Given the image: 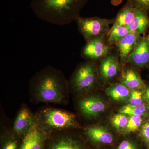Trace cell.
<instances>
[{"mask_svg": "<svg viewBox=\"0 0 149 149\" xmlns=\"http://www.w3.org/2000/svg\"><path fill=\"white\" fill-rule=\"evenodd\" d=\"M70 93L68 80L63 72L51 65L36 72L29 81V95L34 104L66 105Z\"/></svg>", "mask_w": 149, "mask_h": 149, "instance_id": "obj_1", "label": "cell"}, {"mask_svg": "<svg viewBox=\"0 0 149 149\" xmlns=\"http://www.w3.org/2000/svg\"><path fill=\"white\" fill-rule=\"evenodd\" d=\"M89 0H31L30 7L40 19L58 25H67L80 17Z\"/></svg>", "mask_w": 149, "mask_h": 149, "instance_id": "obj_2", "label": "cell"}, {"mask_svg": "<svg viewBox=\"0 0 149 149\" xmlns=\"http://www.w3.org/2000/svg\"><path fill=\"white\" fill-rule=\"evenodd\" d=\"M35 120L40 128L50 133L82 128L75 114L56 108L40 109L35 113Z\"/></svg>", "mask_w": 149, "mask_h": 149, "instance_id": "obj_3", "label": "cell"}, {"mask_svg": "<svg viewBox=\"0 0 149 149\" xmlns=\"http://www.w3.org/2000/svg\"><path fill=\"white\" fill-rule=\"evenodd\" d=\"M99 77L95 61L80 63L68 80L70 93L79 97L93 93L97 85Z\"/></svg>", "mask_w": 149, "mask_h": 149, "instance_id": "obj_4", "label": "cell"}, {"mask_svg": "<svg viewBox=\"0 0 149 149\" xmlns=\"http://www.w3.org/2000/svg\"><path fill=\"white\" fill-rule=\"evenodd\" d=\"M75 21L78 30L86 42L93 37L107 35L109 26L114 23L113 19L98 17H79Z\"/></svg>", "mask_w": 149, "mask_h": 149, "instance_id": "obj_5", "label": "cell"}, {"mask_svg": "<svg viewBox=\"0 0 149 149\" xmlns=\"http://www.w3.org/2000/svg\"><path fill=\"white\" fill-rule=\"evenodd\" d=\"M76 106L80 115L89 120L97 118L107 108V104L100 97L92 93L78 97Z\"/></svg>", "mask_w": 149, "mask_h": 149, "instance_id": "obj_6", "label": "cell"}, {"mask_svg": "<svg viewBox=\"0 0 149 149\" xmlns=\"http://www.w3.org/2000/svg\"><path fill=\"white\" fill-rule=\"evenodd\" d=\"M107 36H97L87 41L81 51V56L87 61H95L108 55L111 47L107 43Z\"/></svg>", "mask_w": 149, "mask_h": 149, "instance_id": "obj_7", "label": "cell"}, {"mask_svg": "<svg viewBox=\"0 0 149 149\" xmlns=\"http://www.w3.org/2000/svg\"><path fill=\"white\" fill-rule=\"evenodd\" d=\"M35 121V113L25 104H22L16 113L11 126L15 135L22 139L28 133Z\"/></svg>", "mask_w": 149, "mask_h": 149, "instance_id": "obj_8", "label": "cell"}, {"mask_svg": "<svg viewBox=\"0 0 149 149\" xmlns=\"http://www.w3.org/2000/svg\"><path fill=\"white\" fill-rule=\"evenodd\" d=\"M37 125L34 124L22 140L19 149H45V144L51 134Z\"/></svg>", "mask_w": 149, "mask_h": 149, "instance_id": "obj_9", "label": "cell"}, {"mask_svg": "<svg viewBox=\"0 0 149 149\" xmlns=\"http://www.w3.org/2000/svg\"><path fill=\"white\" fill-rule=\"evenodd\" d=\"M139 68H148L149 65V43L146 36H141L127 61Z\"/></svg>", "mask_w": 149, "mask_h": 149, "instance_id": "obj_10", "label": "cell"}, {"mask_svg": "<svg viewBox=\"0 0 149 149\" xmlns=\"http://www.w3.org/2000/svg\"><path fill=\"white\" fill-rule=\"evenodd\" d=\"M121 67L118 56L108 54L101 59L99 65V77L104 82L111 81L119 74Z\"/></svg>", "mask_w": 149, "mask_h": 149, "instance_id": "obj_11", "label": "cell"}, {"mask_svg": "<svg viewBox=\"0 0 149 149\" xmlns=\"http://www.w3.org/2000/svg\"><path fill=\"white\" fill-rule=\"evenodd\" d=\"M141 36L139 32H130L116 44L119 52L120 64L122 67L127 64L128 57Z\"/></svg>", "mask_w": 149, "mask_h": 149, "instance_id": "obj_12", "label": "cell"}, {"mask_svg": "<svg viewBox=\"0 0 149 149\" xmlns=\"http://www.w3.org/2000/svg\"><path fill=\"white\" fill-rule=\"evenodd\" d=\"M121 83L131 91L136 90L145 92L147 85L141 77L137 69L133 67L123 70Z\"/></svg>", "mask_w": 149, "mask_h": 149, "instance_id": "obj_13", "label": "cell"}, {"mask_svg": "<svg viewBox=\"0 0 149 149\" xmlns=\"http://www.w3.org/2000/svg\"><path fill=\"white\" fill-rule=\"evenodd\" d=\"M60 131L48 144L47 149H85L79 141L65 133Z\"/></svg>", "mask_w": 149, "mask_h": 149, "instance_id": "obj_14", "label": "cell"}, {"mask_svg": "<svg viewBox=\"0 0 149 149\" xmlns=\"http://www.w3.org/2000/svg\"><path fill=\"white\" fill-rule=\"evenodd\" d=\"M85 135L92 142L104 144L113 143L112 134L106 128L98 125L88 126L84 129Z\"/></svg>", "mask_w": 149, "mask_h": 149, "instance_id": "obj_15", "label": "cell"}, {"mask_svg": "<svg viewBox=\"0 0 149 149\" xmlns=\"http://www.w3.org/2000/svg\"><path fill=\"white\" fill-rule=\"evenodd\" d=\"M148 14L143 10L137 8L136 15L128 27L130 32H138L141 35L145 36L149 28Z\"/></svg>", "mask_w": 149, "mask_h": 149, "instance_id": "obj_16", "label": "cell"}, {"mask_svg": "<svg viewBox=\"0 0 149 149\" xmlns=\"http://www.w3.org/2000/svg\"><path fill=\"white\" fill-rule=\"evenodd\" d=\"M105 92L107 95L114 101L128 104L131 90L121 83H115L110 85Z\"/></svg>", "mask_w": 149, "mask_h": 149, "instance_id": "obj_17", "label": "cell"}, {"mask_svg": "<svg viewBox=\"0 0 149 149\" xmlns=\"http://www.w3.org/2000/svg\"><path fill=\"white\" fill-rule=\"evenodd\" d=\"M136 10L130 2L127 1V3L118 13L114 23L128 27L136 15Z\"/></svg>", "mask_w": 149, "mask_h": 149, "instance_id": "obj_18", "label": "cell"}, {"mask_svg": "<svg viewBox=\"0 0 149 149\" xmlns=\"http://www.w3.org/2000/svg\"><path fill=\"white\" fill-rule=\"evenodd\" d=\"M128 27L120 26L116 23H113L111 29L107 35V43L109 46L115 45L130 32Z\"/></svg>", "mask_w": 149, "mask_h": 149, "instance_id": "obj_19", "label": "cell"}, {"mask_svg": "<svg viewBox=\"0 0 149 149\" xmlns=\"http://www.w3.org/2000/svg\"><path fill=\"white\" fill-rule=\"evenodd\" d=\"M118 112L128 116L149 117V104L147 102L136 106H132L127 104L120 107L118 109Z\"/></svg>", "mask_w": 149, "mask_h": 149, "instance_id": "obj_20", "label": "cell"}, {"mask_svg": "<svg viewBox=\"0 0 149 149\" xmlns=\"http://www.w3.org/2000/svg\"><path fill=\"white\" fill-rule=\"evenodd\" d=\"M1 139V149H19L22 140L13 132L11 128L5 130Z\"/></svg>", "mask_w": 149, "mask_h": 149, "instance_id": "obj_21", "label": "cell"}, {"mask_svg": "<svg viewBox=\"0 0 149 149\" xmlns=\"http://www.w3.org/2000/svg\"><path fill=\"white\" fill-rule=\"evenodd\" d=\"M147 118L137 116H129L128 124L122 133L128 134L140 130Z\"/></svg>", "mask_w": 149, "mask_h": 149, "instance_id": "obj_22", "label": "cell"}, {"mask_svg": "<svg viewBox=\"0 0 149 149\" xmlns=\"http://www.w3.org/2000/svg\"><path fill=\"white\" fill-rule=\"evenodd\" d=\"M129 116L118 113L112 116L110 119L111 124L118 132H123L128 124Z\"/></svg>", "mask_w": 149, "mask_h": 149, "instance_id": "obj_23", "label": "cell"}, {"mask_svg": "<svg viewBox=\"0 0 149 149\" xmlns=\"http://www.w3.org/2000/svg\"><path fill=\"white\" fill-rule=\"evenodd\" d=\"M146 102L144 97V92L136 90L131 91L128 104L132 106L139 105Z\"/></svg>", "mask_w": 149, "mask_h": 149, "instance_id": "obj_24", "label": "cell"}, {"mask_svg": "<svg viewBox=\"0 0 149 149\" xmlns=\"http://www.w3.org/2000/svg\"><path fill=\"white\" fill-rule=\"evenodd\" d=\"M139 130L141 138L149 148V117L147 118Z\"/></svg>", "mask_w": 149, "mask_h": 149, "instance_id": "obj_25", "label": "cell"}, {"mask_svg": "<svg viewBox=\"0 0 149 149\" xmlns=\"http://www.w3.org/2000/svg\"><path fill=\"white\" fill-rule=\"evenodd\" d=\"M136 8L143 10L149 14V0H128Z\"/></svg>", "mask_w": 149, "mask_h": 149, "instance_id": "obj_26", "label": "cell"}, {"mask_svg": "<svg viewBox=\"0 0 149 149\" xmlns=\"http://www.w3.org/2000/svg\"><path fill=\"white\" fill-rule=\"evenodd\" d=\"M117 149H136V147L131 141L125 140L120 143Z\"/></svg>", "mask_w": 149, "mask_h": 149, "instance_id": "obj_27", "label": "cell"}, {"mask_svg": "<svg viewBox=\"0 0 149 149\" xmlns=\"http://www.w3.org/2000/svg\"><path fill=\"white\" fill-rule=\"evenodd\" d=\"M144 97L147 102L149 104V86L147 85L146 91L144 93Z\"/></svg>", "mask_w": 149, "mask_h": 149, "instance_id": "obj_28", "label": "cell"}, {"mask_svg": "<svg viewBox=\"0 0 149 149\" xmlns=\"http://www.w3.org/2000/svg\"><path fill=\"white\" fill-rule=\"evenodd\" d=\"M122 0H111V3L114 6H118L122 3Z\"/></svg>", "mask_w": 149, "mask_h": 149, "instance_id": "obj_29", "label": "cell"}, {"mask_svg": "<svg viewBox=\"0 0 149 149\" xmlns=\"http://www.w3.org/2000/svg\"><path fill=\"white\" fill-rule=\"evenodd\" d=\"M147 38H148V42L149 43V34L148 36H147Z\"/></svg>", "mask_w": 149, "mask_h": 149, "instance_id": "obj_30", "label": "cell"}, {"mask_svg": "<svg viewBox=\"0 0 149 149\" xmlns=\"http://www.w3.org/2000/svg\"><path fill=\"white\" fill-rule=\"evenodd\" d=\"M148 68H149V66H148Z\"/></svg>", "mask_w": 149, "mask_h": 149, "instance_id": "obj_31", "label": "cell"}]
</instances>
